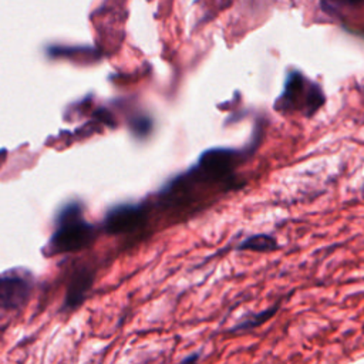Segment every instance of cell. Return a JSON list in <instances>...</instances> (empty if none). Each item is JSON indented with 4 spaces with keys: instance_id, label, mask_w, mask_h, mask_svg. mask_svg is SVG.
Here are the masks:
<instances>
[{
    "instance_id": "obj_1",
    "label": "cell",
    "mask_w": 364,
    "mask_h": 364,
    "mask_svg": "<svg viewBox=\"0 0 364 364\" xmlns=\"http://www.w3.org/2000/svg\"><path fill=\"white\" fill-rule=\"evenodd\" d=\"M327 97L321 85L299 70L287 73L282 92L276 97L273 108L282 115H300L313 118L324 105Z\"/></svg>"
},
{
    "instance_id": "obj_2",
    "label": "cell",
    "mask_w": 364,
    "mask_h": 364,
    "mask_svg": "<svg viewBox=\"0 0 364 364\" xmlns=\"http://www.w3.org/2000/svg\"><path fill=\"white\" fill-rule=\"evenodd\" d=\"M95 236V228L81 219L80 209L74 205L60 215L58 226L50 239L48 247L51 255L74 252L90 246Z\"/></svg>"
},
{
    "instance_id": "obj_3",
    "label": "cell",
    "mask_w": 364,
    "mask_h": 364,
    "mask_svg": "<svg viewBox=\"0 0 364 364\" xmlns=\"http://www.w3.org/2000/svg\"><path fill=\"white\" fill-rule=\"evenodd\" d=\"M144 218L141 206L121 205L107 213L104 228L109 233H127L138 229L142 225Z\"/></svg>"
},
{
    "instance_id": "obj_4",
    "label": "cell",
    "mask_w": 364,
    "mask_h": 364,
    "mask_svg": "<svg viewBox=\"0 0 364 364\" xmlns=\"http://www.w3.org/2000/svg\"><path fill=\"white\" fill-rule=\"evenodd\" d=\"M30 294V284L20 276L0 277V307L13 310L26 304Z\"/></svg>"
},
{
    "instance_id": "obj_5",
    "label": "cell",
    "mask_w": 364,
    "mask_h": 364,
    "mask_svg": "<svg viewBox=\"0 0 364 364\" xmlns=\"http://www.w3.org/2000/svg\"><path fill=\"white\" fill-rule=\"evenodd\" d=\"M91 283H92V274L88 270L81 269V270L75 272L71 279V283L68 286L65 306L75 307L77 304H80L82 301L87 290L90 289Z\"/></svg>"
},
{
    "instance_id": "obj_6",
    "label": "cell",
    "mask_w": 364,
    "mask_h": 364,
    "mask_svg": "<svg viewBox=\"0 0 364 364\" xmlns=\"http://www.w3.org/2000/svg\"><path fill=\"white\" fill-rule=\"evenodd\" d=\"M280 247L277 239L267 233H257L246 237L237 246V250H252V252H274Z\"/></svg>"
},
{
    "instance_id": "obj_7",
    "label": "cell",
    "mask_w": 364,
    "mask_h": 364,
    "mask_svg": "<svg viewBox=\"0 0 364 364\" xmlns=\"http://www.w3.org/2000/svg\"><path fill=\"white\" fill-rule=\"evenodd\" d=\"M280 304H282V300H277L273 306L256 313V314H252L250 317L245 318L242 323H239L237 326H235L232 328V331H245V330H252V328H256L259 326H262L263 323H266L267 320H270L280 309Z\"/></svg>"
},
{
    "instance_id": "obj_8",
    "label": "cell",
    "mask_w": 364,
    "mask_h": 364,
    "mask_svg": "<svg viewBox=\"0 0 364 364\" xmlns=\"http://www.w3.org/2000/svg\"><path fill=\"white\" fill-rule=\"evenodd\" d=\"M333 1H346V3H353V1H357V0H333Z\"/></svg>"
}]
</instances>
